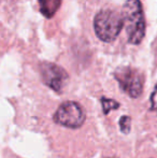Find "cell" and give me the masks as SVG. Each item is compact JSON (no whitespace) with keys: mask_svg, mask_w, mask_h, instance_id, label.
<instances>
[{"mask_svg":"<svg viewBox=\"0 0 157 158\" xmlns=\"http://www.w3.org/2000/svg\"><path fill=\"white\" fill-rule=\"evenodd\" d=\"M122 15L128 42L138 45L145 35V19L140 0H127L123 6Z\"/></svg>","mask_w":157,"mask_h":158,"instance_id":"6da1fadb","label":"cell"},{"mask_svg":"<svg viewBox=\"0 0 157 158\" xmlns=\"http://www.w3.org/2000/svg\"><path fill=\"white\" fill-rule=\"evenodd\" d=\"M124 27L122 13L114 10H101L94 19V30L99 40L111 43L121 33Z\"/></svg>","mask_w":157,"mask_h":158,"instance_id":"7a4b0ae2","label":"cell"},{"mask_svg":"<svg viewBox=\"0 0 157 158\" xmlns=\"http://www.w3.org/2000/svg\"><path fill=\"white\" fill-rule=\"evenodd\" d=\"M130 125H131V118L127 115L122 116V118L119 119V128L123 133H129L130 131Z\"/></svg>","mask_w":157,"mask_h":158,"instance_id":"ba28073f","label":"cell"},{"mask_svg":"<svg viewBox=\"0 0 157 158\" xmlns=\"http://www.w3.org/2000/svg\"><path fill=\"white\" fill-rule=\"evenodd\" d=\"M101 104H102V110L105 114H108L110 111L116 110L119 106V103L114 99H108V98H101Z\"/></svg>","mask_w":157,"mask_h":158,"instance_id":"52a82bcc","label":"cell"},{"mask_svg":"<svg viewBox=\"0 0 157 158\" xmlns=\"http://www.w3.org/2000/svg\"><path fill=\"white\" fill-rule=\"evenodd\" d=\"M54 121L68 128H79L85 122V113L79 103L66 101L61 103L55 112Z\"/></svg>","mask_w":157,"mask_h":158,"instance_id":"277c9868","label":"cell"},{"mask_svg":"<svg viewBox=\"0 0 157 158\" xmlns=\"http://www.w3.org/2000/svg\"><path fill=\"white\" fill-rule=\"evenodd\" d=\"M40 74L43 83L56 93H63L68 82V73L60 66L53 63L40 64Z\"/></svg>","mask_w":157,"mask_h":158,"instance_id":"5b68a950","label":"cell"},{"mask_svg":"<svg viewBox=\"0 0 157 158\" xmlns=\"http://www.w3.org/2000/svg\"><path fill=\"white\" fill-rule=\"evenodd\" d=\"M114 77L119 87L131 98H139L143 90V77L137 69L121 67L114 72Z\"/></svg>","mask_w":157,"mask_h":158,"instance_id":"3957f363","label":"cell"},{"mask_svg":"<svg viewBox=\"0 0 157 158\" xmlns=\"http://www.w3.org/2000/svg\"><path fill=\"white\" fill-rule=\"evenodd\" d=\"M151 110L157 113V85L151 95Z\"/></svg>","mask_w":157,"mask_h":158,"instance_id":"9c48e42d","label":"cell"},{"mask_svg":"<svg viewBox=\"0 0 157 158\" xmlns=\"http://www.w3.org/2000/svg\"><path fill=\"white\" fill-rule=\"evenodd\" d=\"M63 0H38L40 12L46 17L51 19L55 15V13L58 11L61 6Z\"/></svg>","mask_w":157,"mask_h":158,"instance_id":"8992f818","label":"cell"}]
</instances>
